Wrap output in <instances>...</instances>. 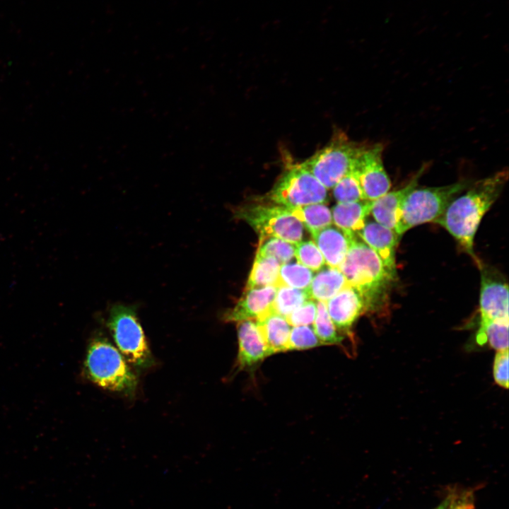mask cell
Segmentation results:
<instances>
[{"label": "cell", "mask_w": 509, "mask_h": 509, "mask_svg": "<svg viewBox=\"0 0 509 509\" xmlns=\"http://www.w3.org/2000/svg\"><path fill=\"white\" fill-rule=\"evenodd\" d=\"M327 266L338 268L344 259L352 238L336 226H328L311 233Z\"/></svg>", "instance_id": "16"}, {"label": "cell", "mask_w": 509, "mask_h": 509, "mask_svg": "<svg viewBox=\"0 0 509 509\" xmlns=\"http://www.w3.org/2000/svg\"><path fill=\"white\" fill-rule=\"evenodd\" d=\"M338 269L348 284L356 288L365 301L367 312L378 311L387 300L394 279L377 254L356 235Z\"/></svg>", "instance_id": "2"}, {"label": "cell", "mask_w": 509, "mask_h": 509, "mask_svg": "<svg viewBox=\"0 0 509 509\" xmlns=\"http://www.w3.org/2000/svg\"><path fill=\"white\" fill-rule=\"evenodd\" d=\"M238 351L236 368L250 370L273 353L266 345L255 320L238 322Z\"/></svg>", "instance_id": "13"}, {"label": "cell", "mask_w": 509, "mask_h": 509, "mask_svg": "<svg viewBox=\"0 0 509 509\" xmlns=\"http://www.w3.org/2000/svg\"><path fill=\"white\" fill-rule=\"evenodd\" d=\"M372 201L337 203L332 211L334 226L349 235H356L370 213Z\"/></svg>", "instance_id": "18"}, {"label": "cell", "mask_w": 509, "mask_h": 509, "mask_svg": "<svg viewBox=\"0 0 509 509\" xmlns=\"http://www.w3.org/2000/svg\"><path fill=\"white\" fill-rule=\"evenodd\" d=\"M316 312V302L309 299L293 310L286 318L291 327L311 325L314 322Z\"/></svg>", "instance_id": "31"}, {"label": "cell", "mask_w": 509, "mask_h": 509, "mask_svg": "<svg viewBox=\"0 0 509 509\" xmlns=\"http://www.w3.org/2000/svg\"><path fill=\"white\" fill-rule=\"evenodd\" d=\"M493 376L496 383L508 388V349L496 352L493 365Z\"/></svg>", "instance_id": "32"}, {"label": "cell", "mask_w": 509, "mask_h": 509, "mask_svg": "<svg viewBox=\"0 0 509 509\" xmlns=\"http://www.w3.org/2000/svg\"><path fill=\"white\" fill-rule=\"evenodd\" d=\"M445 509H474V491L453 487L443 500Z\"/></svg>", "instance_id": "30"}, {"label": "cell", "mask_w": 509, "mask_h": 509, "mask_svg": "<svg viewBox=\"0 0 509 509\" xmlns=\"http://www.w3.org/2000/svg\"><path fill=\"white\" fill-rule=\"evenodd\" d=\"M428 167V163H424L404 187L389 191L372 201L370 214L375 222L394 231L404 199L418 186L419 179Z\"/></svg>", "instance_id": "14"}, {"label": "cell", "mask_w": 509, "mask_h": 509, "mask_svg": "<svg viewBox=\"0 0 509 509\" xmlns=\"http://www.w3.org/2000/svg\"><path fill=\"white\" fill-rule=\"evenodd\" d=\"M86 377L100 388L133 395L137 378L118 349L107 339L97 336L88 344L83 363Z\"/></svg>", "instance_id": "3"}, {"label": "cell", "mask_w": 509, "mask_h": 509, "mask_svg": "<svg viewBox=\"0 0 509 509\" xmlns=\"http://www.w3.org/2000/svg\"><path fill=\"white\" fill-rule=\"evenodd\" d=\"M317 271L306 289L310 300L327 302L348 285L338 268L327 266Z\"/></svg>", "instance_id": "19"}, {"label": "cell", "mask_w": 509, "mask_h": 509, "mask_svg": "<svg viewBox=\"0 0 509 509\" xmlns=\"http://www.w3.org/2000/svg\"><path fill=\"white\" fill-rule=\"evenodd\" d=\"M277 286L245 289L235 305L223 315L225 322H239L257 320L272 308Z\"/></svg>", "instance_id": "15"}, {"label": "cell", "mask_w": 509, "mask_h": 509, "mask_svg": "<svg viewBox=\"0 0 509 509\" xmlns=\"http://www.w3.org/2000/svg\"><path fill=\"white\" fill-rule=\"evenodd\" d=\"M356 235L377 254L387 271L396 279V248L400 240L396 233L367 219Z\"/></svg>", "instance_id": "11"}, {"label": "cell", "mask_w": 509, "mask_h": 509, "mask_svg": "<svg viewBox=\"0 0 509 509\" xmlns=\"http://www.w3.org/2000/svg\"><path fill=\"white\" fill-rule=\"evenodd\" d=\"M307 300H309V297L306 290L283 286H278L272 310L286 317Z\"/></svg>", "instance_id": "26"}, {"label": "cell", "mask_w": 509, "mask_h": 509, "mask_svg": "<svg viewBox=\"0 0 509 509\" xmlns=\"http://www.w3.org/2000/svg\"><path fill=\"white\" fill-rule=\"evenodd\" d=\"M508 180L504 168L473 182L462 195L455 198L434 223L451 234L478 264L474 240L482 218L498 198Z\"/></svg>", "instance_id": "1"}, {"label": "cell", "mask_w": 509, "mask_h": 509, "mask_svg": "<svg viewBox=\"0 0 509 509\" xmlns=\"http://www.w3.org/2000/svg\"><path fill=\"white\" fill-rule=\"evenodd\" d=\"M322 345L313 327L301 325L292 327L288 344V351L305 350Z\"/></svg>", "instance_id": "29"}, {"label": "cell", "mask_w": 509, "mask_h": 509, "mask_svg": "<svg viewBox=\"0 0 509 509\" xmlns=\"http://www.w3.org/2000/svg\"><path fill=\"white\" fill-rule=\"evenodd\" d=\"M288 209L310 233L332 224V212L324 203L308 204Z\"/></svg>", "instance_id": "21"}, {"label": "cell", "mask_w": 509, "mask_h": 509, "mask_svg": "<svg viewBox=\"0 0 509 509\" xmlns=\"http://www.w3.org/2000/svg\"><path fill=\"white\" fill-rule=\"evenodd\" d=\"M255 322L266 345L273 354L288 351L291 326L285 317L275 312L271 308L255 320Z\"/></svg>", "instance_id": "17"}, {"label": "cell", "mask_w": 509, "mask_h": 509, "mask_svg": "<svg viewBox=\"0 0 509 509\" xmlns=\"http://www.w3.org/2000/svg\"><path fill=\"white\" fill-rule=\"evenodd\" d=\"M480 322L508 318V286L497 271L480 262Z\"/></svg>", "instance_id": "10"}, {"label": "cell", "mask_w": 509, "mask_h": 509, "mask_svg": "<svg viewBox=\"0 0 509 509\" xmlns=\"http://www.w3.org/2000/svg\"><path fill=\"white\" fill-rule=\"evenodd\" d=\"M295 245L272 236H259L256 255L271 257L281 264L291 262L295 257Z\"/></svg>", "instance_id": "25"}, {"label": "cell", "mask_w": 509, "mask_h": 509, "mask_svg": "<svg viewBox=\"0 0 509 509\" xmlns=\"http://www.w3.org/2000/svg\"><path fill=\"white\" fill-rule=\"evenodd\" d=\"M267 199L274 204L291 209L324 203L327 189L302 163H288Z\"/></svg>", "instance_id": "7"}, {"label": "cell", "mask_w": 509, "mask_h": 509, "mask_svg": "<svg viewBox=\"0 0 509 509\" xmlns=\"http://www.w3.org/2000/svg\"><path fill=\"white\" fill-rule=\"evenodd\" d=\"M329 315L339 332L350 334L357 319L367 312L359 292L349 284L326 302Z\"/></svg>", "instance_id": "12"}, {"label": "cell", "mask_w": 509, "mask_h": 509, "mask_svg": "<svg viewBox=\"0 0 509 509\" xmlns=\"http://www.w3.org/2000/svg\"><path fill=\"white\" fill-rule=\"evenodd\" d=\"M317 312L313 322L314 331L322 345L339 344L344 340V336L339 333L332 321L326 305V302L317 301Z\"/></svg>", "instance_id": "24"}, {"label": "cell", "mask_w": 509, "mask_h": 509, "mask_svg": "<svg viewBox=\"0 0 509 509\" xmlns=\"http://www.w3.org/2000/svg\"><path fill=\"white\" fill-rule=\"evenodd\" d=\"M434 509H445V503H444L443 501L438 507H436Z\"/></svg>", "instance_id": "33"}, {"label": "cell", "mask_w": 509, "mask_h": 509, "mask_svg": "<svg viewBox=\"0 0 509 509\" xmlns=\"http://www.w3.org/2000/svg\"><path fill=\"white\" fill-rule=\"evenodd\" d=\"M313 276V271L298 262L284 263L280 267L277 287L283 286L306 290Z\"/></svg>", "instance_id": "23"}, {"label": "cell", "mask_w": 509, "mask_h": 509, "mask_svg": "<svg viewBox=\"0 0 509 509\" xmlns=\"http://www.w3.org/2000/svg\"><path fill=\"white\" fill-rule=\"evenodd\" d=\"M295 247V257L298 263L314 271L323 267L324 257L314 241H300Z\"/></svg>", "instance_id": "28"}, {"label": "cell", "mask_w": 509, "mask_h": 509, "mask_svg": "<svg viewBox=\"0 0 509 509\" xmlns=\"http://www.w3.org/2000/svg\"><path fill=\"white\" fill-rule=\"evenodd\" d=\"M383 151L381 143L365 146L354 164L364 200L374 201L391 188V181L383 164Z\"/></svg>", "instance_id": "9"}, {"label": "cell", "mask_w": 509, "mask_h": 509, "mask_svg": "<svg viewBox=\"0 0 509 509\" xmlns=\"http://www.w3.org/2000/svg\"><path fill=\"white\" fill-rule=\"evenodd\" d=\"M332 189L333 196L337 203L364 200L354 165L352 169L342 177Z\"/></svg>", "instance_id": "27"}, {"label": "cell", "mask_w": 509, "mask_h": 509, "mask_svg": "<svg viewBox=\"0 0 509 509\" xmlns=\"http://www.w3.org/2000/svg\"><path fill=\"white\" fill-rule=\"evenodd\" d=\"M364 147L339 132L301 163L327 189H332L352 169Z\"/></svg>", "instance_id": "6"}, {"label": "cell", "mask_w": 509, "mask_h": 509, "mask_svg": "<svg viewBox=\"0 0 509 509\" xmlns=\"http://www.w3.org/2000/svg\"><path fill=\"white\" fill-rule=\"evenodd\" d=\"M476 341L497 351L508 349V318L479 322Z\"/></svg>", "instance_id": "22"}, {"label": "cell", "mask_w": 509, "mask_h": 509, "mask_svg": "<svg viewBox=\"0 0 509 509\" xmlns=\"http://www.w3.org/2000/svg\"><path fill=\"white\" fill-rule=\"evenodd\" d=\"M281 264L274 257L256 255L245 289L277 286Z\"/></svg>", "instance_id": "20"}, {"label": "cell", "mask_w": 509, "mask_h": 509, "mask_svg": "<svg viewBox=\"0 0 509 509\" xmlns=\"http://www.w3.org/2000/svg\"><path fill=\"white\" fill-rule=\"evenodd\" d=\"M107 327L124 359L139 368L153 364V360L135 307L113 305L109 312Z\"/></svg>", "instance_id": "5"}, {"label": "cell", "mask_w": 509, "mask_h": 509, "mask_svg": "<svg viewBox=\"0 0 509 509\" xmlns=\"http://www.w3.org/2000/svg\"><path fill=\"white\" fill-rule=\"evenodd\" d=\"M473 182L462 180L440 187H416L404 199L394 232L401 239L411 228L435 222L450 202L465 191Z\"/></svg>", "instance_id": "4"}, {"label": "cell", "mask_w": 509, "mask_h": 509, "mask_svg": "<svg viewBox=\"0 0 509 509\" xmlns=\"http://www.w3.org/2000/svg\"><path fill=\"white\" fill-rule=\"evenodd\" d=\"M235 216L259 236L276 237L294 245L302 241L303 225L284 206L274 203L252 204L238 209Z\"/></svg>", "instance_id": "8"}]
</instances>
